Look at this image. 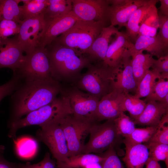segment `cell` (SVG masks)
<instances>
[{
    "mask_svg": "<svg viewBox=\"0 0 168 168\" xmlns=\"http://www.w3.org/2000/svg\"><path fill=\"white\" fill-rule=\"evenodd\" d=\"M62 85L54 79H22L11 98L10 122L21 118L33 111L49 104L60 94Z\"/></svg>",
    "mask_w": 168,
    "mask_h": 168,
    "instance_id": "1",
    "label": "cell"
},
{
    "mask_svg": "<svg viewBox=\"0 0 168 168\" xmlns=\"http://www.w3.org/2000/svg\"><path fill=\"white\" fill-rule=\"evenodd\" d=\"M45 48L52 78L60 83L74 84L81 75V70L91 63L84 54L54 41Z\"/></svg>",
    "mask_w": 168,
    "mask_h": 168,
    "instance_id": "2",
    "label": "cell"
},
{
    "mask_svg": "<svg viewBox=\"0 0 168 168\" xmlns=\"http://www.w3.org/2000/svg\"><path fill=\"white\" fill-rule=\"evenodd\" d=\"M73 85L100 100L113 90L116 76L121 68L109 67L103 61L91 63Z\"/></svg>",
    "mask_w": 168,
    "mask_h": 168,
    "instance_id": "3",
    "label": "cell"
},
{
    "mask_svg": "<svg viewBox=\"0 0 168 168\" xmlns=\"http://www.w3.org/2000/svg\"><path fill=\"white\" fill-rule=\"evenodd\" d=\"M72 113L68 102L60 96L49 104L29 113L24 118L10 122L8 136L13 138L20 128L32 125L41 126Z\"/></svg>",
    "mask_w": 168,
    "mask_h": 168,
    "instance_id": "4",
    "label": "cell"
},
{
    "mask_svg": "<svg viewBox=\"0 0 168 168\" xmlns=\"http://www.w3.org/2000/svg\"><path fill=\"white\" fill-rule=\"evenodd\" d=\"M107 22L79 20L54 41L86 54Z\"/></svg>",
    "mask_w": 168,
    "mask_h": 168,
    "instance_id": "5",
    "label": "cell"
},
{
    "mask_svg": "<svg viewBox=\"0 0 168 168\" xmlns=\"http://www.w3.org/2000/svg\"><path fill=\"white\" fill-rule=\"evenodd\" d=\"M56 122L64 134L68 146L69 157L82 154L85 138L95 122L84 117L69 114Z\"/></svg>",
    "mask_w": 168,
    "mask_h": 168,
    "instance_id": "6",
    "label": "cell"
},
{
    "mask_svg": "<svg viewBox=\"0 0 168 168\" xmlns=\"http://www.w3.org/2000/svg\"><path fill=\"white\" fill-rule=\"evenodd\" d=\"M13 73L23 80H47L53 79L49 59L44 47L38 46L25 54L17 69Z\"/></svg>",
    "mask_w": 168,
    "mask_h": 168,
    "instance_id": "7",
    "label": "cell"
},
{
    "mask_svg": "<svg viewBox=\"0 0 168 168\" xmlns=\"http://www.w3.org/2000/svg\"><path fill=\"white\" fill-rule=\"evenodd\" d=\"M60 94L68 102L73 114L96 122L99 99L72 84L62 85Z\"/></svg>",
    "mask_w": 168,
    "mask_h": 168,
    "instance_id": "8",
    "label": "cell"
},
{
    "mask_svg": "<svg viewBox=\"0 0 168 168\" xmlns=\"http://www.w3.org/2000/svg\"><path fill=\"white\" fill-rule=\"evenodd\" d=\"M88 142L85 144L82 154L102 153L111 146L115 145L119 136L114 119L106 120L102 124L95 122L91 126Z\"/></svg>",
    "mask_w": 168,
    "mask_h": 168,
    "instance_id": "9",
    "label": "cell"
},
{
    "mask_svg": "<svg viewBox=\"0 0 168 168\" xmlns=\"http://www.w3.org/2000/svg\"><path fill=\"white\" fill-rule=\"evenodd\" d=\"M37 131L36 136L40 142L49 148L56 163L66 161L69 157L67 142L63 131L57 122L43 125Z\"/></svg>",
    "mask_w": 168,
    "mask_h": 168,
    "instance_id": "10",
    "label": "cell"
},
{
    "mask_svg": "<svg viewBox=\"0 0 168 168\" xmlns=\"http://www.w3.org/2000/svg\"><path fill=\"white\" fill-rule=\"evenodd\" d=\"M44 25L43 13L24 20L21 24L17 38L26 54L31 53L38 46L40 34Z\"/></svg>",
    "mask_w": 168,
    "mask_h": 168,
    "instance_id": "11",
    "label": "cell"
},
{
    "mask_svg": "<svg viewBox=\"0 0 168 168\" xmlns=\"http://www.w3.org/2000/svg\"><path fill=\"white\" fill-rule=\"evenodd\" d=\"M72 11L81 20L89 21H109V0H72Z\"/></svg>",
    "mask_w": 168,
    "mask_h": 168,
    "instance_id": "12",
    "label": "cell"
},
{
    "mask_svg": "<svg viewBox=\"0 0 168 168\" xmlns=\"http://www.w3.org/2000/svg\"><path fill=\"white\" fill-rule=\"evenodd\" d=\"M148 0H109L108 17L110 25L126 27L134 12Z\"/></svg>",
    "mask_w": 168,
    "mask_h": 168,
    "instance_id": "13",
    "label": "cell"
},
{
    "mask_svg": "<svg viewBox=\"0 0 168 168\" xmlns=\"http://www.w3.org/2000/svg\"><path fill=\"white\" fill-rule=\"evenodd\" d=\"M81 20L72 11L60 17L44 21L43 29L40 35L38 46L45 47Z\"/></svg>",
    "mask_w": 168,
    "mask_h": 168,
    "instance_id": "14",
    "label": "cell"
},
{
    "mask_svg": "<svg viewBox=\"0 0 168 168\" xmlns=\"http://www.w3.org/2000/svg\"><path fill=\"white\" fill-rule=\"evenodd\" d=\"M124 94L115 90L102 97L98 104L96 122L114 119L124 112Z\"/></svg>",
    "mask_w": 168,
    "mask_h": 168,
    "instance_id": "15",
    "label": "cell"
},
{
    "mask_svg": "<svg viewBox=\"0 0 168 168\" xmlns=\"http://www.w3.org/2000/svg\"><path fill=\"white\" fill-rule=\"evenodd\" d=\"M16 35L11 38L2 39L0 43V69L7 68L13 72L19 67L25 55Z\"/></svg>",
    "mask_w": 168,
    "mask_h": 168,
    "instance_id": "16",
    "label": "cell"
},
{
    "mask_svg": "<svg viewBox=\"0 0 168 168\" xmlns=\"http://www.w3.org/2000/svg\"><path fill=\"white\" fill-rule=\"evenodd\" d=\"M109 45L103 62L110 67L122 68L123 59L126 51L133 46L126 32L119 31Z\"/></svg>",
    "mask_w": 168,
    "mask_h": 168,
    "instance_id": "17",
    "label": "cell"
},
{
    "mask_svg": "<svg viewBox=\"0 0 168 168\" xmlns=\"http://www.w3.org/2000/svg\"><path fill=\"white\" fill-rule=\"evenodd\" d=\"M118 31V28L111 25L102 29L86 54L91 63L104 61L112 37Z\"/></svg>",
    "mask_w": 168,
    "mask_h": 168,
    "instance_id": "18",
    "label": "cell"
},
{
    "mask_svg": "<svg viewBox=\"0 0 168 168\" xmlns=\"http://www.w3.org/2000/svg\"><path fill=\"white\" fill-rule=\"evenodd\" d=\"M123 69L117 73L113 85V90L124 94H135L138 84L134 78L131 65V57L125 52L122 60Z\"/></svg>",
    "mask_w": 168,
    "mask_h": 168,
    "instance_id": "19",
    "label": "cell"
},
{
    "mask_svg": "<svg viewBox=\"0 0 168 168\" xmlns=\"http://www.w3.org/2000/svg\"><path fill=\"white\" fill-rule=\"evenodd\" d=\"M167 112L168 106L158 101H149L141 115L133 121L135 124L157 127L162 116Z\"/></svg>",
    "mask_w": 168,
    "mask_h": 168,
    "instance_id": "20",
    "label": "cell"
},
{
    "mask_svg": "<svg viewBox=\"0 0 168 168\" xmlns=\"http://www.w3.org/2000/svg\"><path fill=\"white\" fill-rule=\"evenodd\" d=\"M146 50L152 56L158 58L168 54L166 49L157 34L156 37L138 36L132 48L128 49V52H143Z\"/></svg>",
    "mask_w": 168,
    "mask_h": 168,
    "instance_id": "21",
    "label": "cell"
},
{
    "mask_svg": "<svg viewBox=\"0 0 168 168\" xmlns=\"http://www.w3.org/2000/svg\"><path fill=\"white\" fill-rule=\"evenodd\" d=\"M125 145V153L122 160L127 168H143L149 157L148 149L144 144Z\"/></svg>",
    "mask_w": 168,
    "mask_h": 168,
    "instance_id": "22",
    "label": "cell"
},
{
    "mask_svg": "<svg viewBox=\"0 0 168 168\" xmlns=\"http://www.w3.org/2000/svg\"><path fill=\"white\" fill-rule=\"evenodd\" d=\"M127 53L131 57V65L133 75L138 85L147 72L150 70L155 60L149 54L142 52Z\"/></svg>",
    "mask_w": 168,
    "mask_h": 168,
    "instance_id": "23",
    "label": "cell"
},
{
    "mask_svg": "<svg viewBox=\"0 0 168 168\" xmlns=\"http://www.w3.org/2000/svg\"><path fill=\"white\" fill-rule=\"evenodd\" d=\"M158 1L148 0L146 3L137 9L128 20L125 27L126 33L133 44L138 36L140 25L142 19L151 7L156 5Z\"/></svg>",
    "mask_w": 168,
    "mask_h": 168,
    "instance_id": "24",
    "label": "cell"
},
{
    "mask_svg": "<svg viewBox=\"0 0 168 168\" xmlns=\"http://www.w3.org/2000/svg\"><path fill=\"white\" fill-rule=\"evenodd\" d=\"M159 26L158 11L156 5L151 7L141 21L138 36L156 37Z\"/></svg>",
    "mask_w": 168,
    "mask_h": 168,
    "instance_id": "25",
    "label": "cell"
},
{
    "mask_svg": "<svg viewBox=\"0 0 168 168\" xmlns=\"http://www.w3.org/2000/svg\"><path fill=\"white\" fill-rule=\"evenodd\" d=\"M72 0H48V5L43 13L44 21L64 16L72 11Z\"/></svg>",
    "mask_w": 168,
    "mask_h": 168,
    "instance_id": "26",
    "label": "cell"
},
{
    "mask_svg": "<svg viewBox=\"0 0 168 168\" xmlns=\"http://www.w3.org/2000/svg\"><path fill=\"white\" fill-rule=\"evenodd\" d=\"M104 159L102 155L92 153L81 154L69 157L64 161L56 163L57 168H83L93 163H101Z\"/></svg>",
    "mask_w": 168,
    "mask_h": 168,
    "instance_id": "27",
    "label": "cell"
},
{
    "mask_svg": "<svg viewBox=\"0 0 168 168\" xmlns=\"http://www.w3.org/2000/svg\"><path fill=\"white\" fill-rule=\"evenodd\" d=\"M20 2V0H0V21L10 20L21 24L23 21L19 5Z\"/></svg>",
    "mask_w": 168,
    "mask_h": 168,
    "instance_id": "28",
    "label": "cell"
},
{
    "mask_svg": "<svg viewBox=\"0 0 168 168\" xmlns=\"http://www.w3.org/2000/svg\"><path fill=\"white\" fill-rule=\"evenodd\" d=\"M20 6L22 21L35 17L44 13L48 4V0H20Z\"/></svg>",
    "mask_w": 168,
    "mask_h": 168,
    "instance_id": "29",
    "label": "cell"
},
{
    "mask_svg": "<svg viewBox=\"0 0 168 168\" xmlns=\"http://www.w3.org/2000/svg\"><path fill=\"white\" fill-rule=\"evenodd\" d=\"M160 78V73L153 70H148L138 83L134 95L139 98L147 97L150 94L156 80Z\"/></svg>",
    "mask_w": 168,
    "mask_h": 168,
    "instance_id": "30",
    "label": "cell"
},
{
    "mask_svg": "<svg viewBox=\"0 0 168 168\" xmlns=\"http://www.w3.org/2000/svg\"><path fill=\"white\" fill-rule=\"evenodd\" d=\"M147 103L134 95L124 94V107L125 111L129 114L133 121L137 119L144 109Z\"/></svg>",
    "mask_w": 168,
    "mask_h": 168,
    "instance_id": "31",
    "label": "cell"
},
{
    "mask_svg": "<svg viewBox=\"0 0 168 168\" xmlns=\"http://www.w3.org/2000/svg\"><path fill=\"white\" fill-rule=\"evenodd\" d=\"M157 127L147 126L144 128H136L130 135L124 138L123 142L124 144H130L145 143L151 138Z\"/></svg>",
    "mask_w": 168,
    "mask_h": 168,
    "instance_id": "32",
    "label": "cell"
},
{
    "mask_svg": "<svg viewBox=\"0 0 168 168\" xmlns=\"http://www.w3.org/2000/svg\"><path fill=\"white\" fill-rule=\"evenodd\" d=\"M114 122L118 134L124 138L130 135L135 129V124L130 117L122 112Z\"/></svg>",
    "mask_w": 168,
    "mask_h": 168,
    "instance_id": "33",
    "label": "cell"
},
{
    "mask_svg": "<svg viewBox=\"0 0 168 168\" xmlns=\"http://www.w3.org/2000/svg\"><path fill=\"white\" fill-rule=\"evenodd\" d=\"M15 144L18 156L23 158L31 157L35 155L37 151V143L31 138H21L16 141Z\"/></svg>",
    "mask_w": 168,
    "mask_h": 168,
    "instance_id": "34",
    "label": "cell"
},
{
    "mask_svg": "<svg viewBox=\"0 0 168 168\" xmlns=\"http://www.w3.org/2000/svg\"><path fill=\"white\" fill-rule=\"evenodd\" d=\"M149 150V157L158 161H163L168 168V145L156 142L144 144Z\"/></svg>",
    "mask_w": 168,
    "mask_h": 168,
    "instance_id": "35",
    "label": "cell"
},
{
    "mask_svg": "<svg viewBox=\"0 0 168 168\" xmlns=\"http://www.w3.org/2000/svg\"><path fill=\"white\" fill-rule=\"evenodd\" d=\"M147 142L168 145V112L162 116L156 131Z\"/></svg>",
    "mask_w": 168,
    "mask_h": 168,
    "instance_id": "36",
    "label": "cell"
},
{
    "mask_svg": "<svg viewBox=\"0 0 168 168\" xmlns=\"http://www.w3.org/2000/svg\"><path fill=\"white\" fill-rule=\"evenodd\" d=\"M156 81L150 95L144 100L146 102L150 101H160L168 94V80L160 78Z\"/></svg>",
    "mask_w": 168,
    "mask_h": 168,
    "instance_id": "37",
    "label": "cell"
},
{
    "mask_svg": "<svg viewBox=\"0 0 168 168\" xmlns=\"http://www.w3.org/2000/svg\"><path fill=\"white\" fill-rule=\"evenodd\" d=\"M111 146L102 155L104 159L101 163L102 168H124L114 149Z\"/></svg>",
    "mask_w": 168,
    "mask_h": 168,
    "instance_id": "38",
    "label": "cell"
},
{
    "mask_svg": "<svg viewBox=\"0 0 168 168\" xmlns=\"http://www.w3.org/2000/svg\"><path fill=\"white\" fill-rule=\"evenodd\" d=\"M21 24L10 20H3L0 21V36L5 39L18 34Z\"/></svg>",
    "mask_w": 168,
    "mask_h": 168,
    "instance_id": "39",
    "label": "cell"
},
{
    "mask_svg": "<svg viewBox=\"0 0 168 168\" xmlns=\"http://www.w3.org/2000/svg\"><path fill=\"white\" fill-rule=\"evenodd\" d=\"M22 81L21 77L13 73L11 78L5 84L0 86V102L5 97L12 94Z\"/></svg>",
    "mask_w": 168,
    "mask_h": 168,
    "instance_id": "40",
    "label": "cell"
},
{
    "mask_svg": "<svg viewBox=\"0 0 168 168\" xmlns=\"http://www.w3.org/2000/svg\"><path fill=\"white\" fill-rule=\"evenodd\" d=\"M160 73L161 78L168 79V54L155 59L151 68Z\"/></svg>",
    "mask_w": 168,
    "mask_h": 168,
    "instance_id": "41",
    "label": "cell"
},
{
    "mask_svg": "<svg viewBox=\"0 0 168 168\" xmlns=\"http://www.w3.org/2000/svg\"><path fill=\"white\" fill-rule=\"evenodd\" d=\"M158 15L160 30L158 34L166 48L168 49V16L159 13Z\"/></svg>",
    "mask_w": 168,
    "mask_h": 168,
    "instance_id": "42",
    "label": "cell"
},
{
    "mask_svg": "<svg viewBox=\"0 0 168 168\" xmlns=\"http://www.w3.org/2000/svg\"><path fill=\"white\" fill-rule=\"evenodd\" d=\"M41 168H55V162L52 160L49 153L47 152L43 159L39 163Z\"/></svg>",
    "mask_w": 168,
    "mask_h": 168,
    "instance_id": "43",
    "label": "cell"
},
{
    "mask_svg": "<svg viewBox=\"0 0 168 168\" xmlns=\"http://www.w3.org/2000/svg\"><path fill=\"white\" fill-rule=\"evenodd\" d=\"M0 154V168H19L18 164L11 162L7 160Z\"/></svg>",
    "mask_w": 168,
    "mask_h": 168,
    "instance_id": "44",
    "label": "cell"
},
{
    "mask_svg": "<svg viewBox=\"0 0 168 168\" xmlns=\"http://www.w3.org/2000/svg\"><path fill=\"white\" fill-rule=\"evenodd\" d=\"M161 5L159 8L160 12L158 13L160 14L168 16V0H159Z\"/></svg>",
    "mask_w": 168,
    "mask_h": 168,
    "instance_id": "45",
    "label": "cell"
},
{
    "mask_svg": "<svg viewBox=\"0 0 168 168\" xmlns=\"http://www.w3.org/2000/svg\"><path fill=\"white\" fill-rule=\"evenodd\" d=\"M145 165L146 168H162L158 161L149 157Z\"/></svg>",
    "mask_w": 168,
    "mask_h": 168,
    "instance_id": "46",
    "label": "cell"
},
{
    "mask_svg": "<svg viewBox=\"0 0 168 168\" xmlns=\"http://www.w3.org/2000/svg\"><path fill=\"white\" fill-rule=\"evenodd\" d=\"M19 168H41L39 163L31 164L29 162L25 164H18Z\"/></svg>",
    "mask_w": 168,
    "mask_h": 168,
    "instance_id": "47",
    "label": "cell"
},
{
    "mask_svg": "<svg viewBox=\"0 0 168 168\" xmlns=\"http://www.w3.org/2000/svg\"><path fill=\"white\" fill-rule=\"evenodd\" d=\"M83 168H102L101 163L95 162L89 164Z\"/></svg>",
    "mask_w": 168,
    "mask_h": 168,
    "instance_id": "48",
    "label": "cell"
},
{
    "mask_svg": "<svg viewBox=\"0 0 168 168\" xmlns=\"http://www.w3.org/2000/svg\"><path fill=\"white\" fill-rule=\"evenodd\" d=\"M159 102L168 106V94H167L163 99Z\"/></svg>",
    "mask_w": 168,
    "mask_h": 168,
    "instance_id": "49",
    "label": "cell"
},
{
    "mask_svg": "<svg viewBox=\"0 0 168 168\" xmlns=\"http://www.w3.org/2000/svg\"><path fill=\"white\" fill-rule=\"evenodd\" d=\"M5 149V147L0 145V154H3Z\"/></svg>",
    "mask_w": 168,
    "mask_h": 168,
    "instance_id": "50",
    "label": "cell"
},
{
    "mask_svg": "<svg viewBox=\"0 0 168 168\" xmlns=\"http://www.w3.org/2000/svg\"><path fill=\"white\" fill-rule=\"evenodd\" d=\"M1 38L0 36V43L1 42Z\"/></svg>",
    "mask_w": 168,
    "mask_h": 168,
    "instance_id": "51",
    "label": "cell"
}]
</instances>
